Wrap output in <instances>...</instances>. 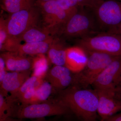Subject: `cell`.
Masks as SVG:
<instances>
[{
	"instance_id": "cell-17",
	"label": "cell",
	"mask_w": 121,
	"mask_h": 121,
	"mask_svg": "<svg viewBox=\"0 0 121 121\" xmlns=\"http://www.w3.org/2000/svg\"><path fill=\"white\" fill-rule=\"evenodd\" d=\"M20 41L25 43H33L47 41L53 39L52 35L43 28L37 27L29 29L17 37Z\"/></svg>"
},
{
	"instance_id": "cell-21",
	"label": "cell",
	"mask_w": 121,
	"mask_h": 121,
	"mask_svg": "<svg viewBox=\"0 0 121 121\" xmlns=\"http://www.w3.org/2000/svg\"><path fill=\"white\" fill-rule=\"evenodd\" d=\"M59 5L66 12L69 18L78 11L79 7L77 0H55Z\"/></svg>"
},
{
	"instance_id": "cell-20",
	"label": "cell",
	"mask_w": 121,
	"mask_h": 121,
	"mask_svg": "<svg viewBox=\"0 0 121 121\" xmlns=\"http://www.w3.org/2000/svg\"><path fill=\"white\" fill-rule=\"evenodd\" d=\"M53 87L51 84L44 79L35 90V94L29 104H39L48 100L52 91Z\"/></svg>"
},
{
	"instance_id": "cell-10",
	"label": "cell",
	"mask_w": 121,
	"mask_h": 121,
	"mask_svg": "<svg viewBox=\"0 0 121 121\" xmlns=\"http://www.w3.org/2000/svg\"><path fill=\"white\" fill-rule=\"evenodd\" d=\"M95 90L98 98L97 113L101 121H104L121 112V100L116 97L115 91Z\"/></svg>"
},
{
	"instance_id": "cell-5",
	"label": "cell",
	"mask_w": 121,
	"mask_h": 121,
	"mask_svg": "<svg viewBox=\"0 0 121 121\" xmlns=\"http://www.w3.org/2000/svg\"><path fill=\"white\" fill-rule=\"evenodd\" d=\"M35 5L39 9L41 12L43 28L52 35L58 32L61 27L63 28L69 19L66 12L55 0L46 2L36 0Z\"/></svg>"
},
{
	"instance_id": "cell-12",
	"label": "cell",
	"mask_w": 121,
	"mask_h": 121,
	"mask_svg": "<svg viewBox=\"0 0 121 121\" xmlns=\"http://www.w3.org/2000/svg\"><path fill=\"white\" fill-rule=\"evenodd\" d=\"M65 66L74 74L84 69L87 63L88 54L82 47L75 46L67 48Z\"/></svg>"
},
{
	"instance_id": "cell-16",
	"label": "cell",
	"mask_w": 121,
	"mask_h": 121,
	"mask_svg": "<svg viewBox=\"0 0 121 121\" xmlns=\"http://www.w3.org/2000/svg\"><path fill=\"white\" fill-rule=\"evenodd\" d=\"M66 48L58 39L54 38L47 53L50 62L55 65L65 66Z\"/></svg>"
},
{
	"instance_id": "cell-18",
	"label": "cell",
	"mask_w": 121,
	"mask_h": 121,
	"mask_svg": "<svg viewBox=\"0 0 121 121\" xmlns=\"http://www.w3.org/2000/svg\"><path fill=\"white\" fill-rule=\"evenodd\" d=\"M48 62L44 54H40L32 58L31 75L39 79H45L48 71Z\"/></svg>"
},
{
	"instance_id": "cell-6",
	"label": "cell",
	"mask_w": 121,
	"mask_h": 121,
	"mask_svg": "<svg viewBox=\"0 0 121 121\" xmlns=\"http://www.w3.org/2000/svg\"><path fill=\"white\" fill-rule=\"evenodd\" d=\"M40 13L39 9L35 5L11 14L6 20L9 35L18 37L29 29L37 27Z\"/></svg>"
},
{
	"instance_id": "cell-14",
	"label": "cell",
	"mask_w": 121,
	"mask_h": 121,
	"mask_svg": "<svg viewBox=\"0 0 121 121\" xmlns=\"http://www.w3.org/2000/svg\"><path fill=\"white\" fill-rule=\"evenodd\" d=\"M8 71H22L31 70L32 58L17 52H4L0 54Z\"/></svg>"
},
{
	"instance_id": "cell-2",
	"label": "cell",
	"mask_w": 121,
	"mask_h": 121,
	"mask_svg": "<svg viewBox=\"0 0 121 121\" xmlns=\"http://www.w3.org/2000/svg\"><path fill=\"white\" fill-rule=\"evenodd\" d=\"M86 65L82 71L74 74L71 86L87 89L92 85L102 71L117 56L98 52H88Z\"/></svg>"
},
{
	"instance_id": "cell-25",
	"label": "cell",
	"mask_w": 121,
	"mask_h": 121,
	"mask_svg": "<svg viewBox=\"0 0 121 121\" xmlns=\"http://www.w3.org/2000/svg\"><path fill=\"white\" fill-rule=\"evenodd\" d=\"M107 32L121 35V22L117 26L108 29Z\"/></svg>"
},
{
	"instance_id": "cell-19",
	"label": "cell",
	"mask_w": 121,
	"mask_h": 121,
	"mask_svg": "<svg viewBox=\"0 0 121 121\" xmlns=\"http://www.w3.org/2000/svg\"><path fill=\"white\" fill-rule=\"evenodd\" d=\"M35 2L33 0H3L1 7L12 14L34 6Z\"/></svg>"
},
{
	"instance_id": "cell-7",
	"label": "cell",
	"mask_w": 121,
	"mask_h": 121,
	"mask_svg": "<svg viewBox=\"0 0 121 121\" xmlns=\"http://www.w3.org/2000/svg\"><path fill=\"white\" fill-rule=\"evenodd\" d=\"M121 81V55L117 56L102 72L92 84L95 90L115 91Z\"/></svg>"
},
{
	"instance_id": "cell-9",
	"label": "cell",
	"mask_w": 121,
	"mask_h": 121,
	"mask_svg": "<svg viewBox=\"0 0 121 121\" xmlns=\"http://www.w3.org/2000/svg\"><path fill=\"white\" fill-rule=\"evenodd\" d=\"M92 25L89 16L83 12L78 11L68 20L63 27V32L68 37H83L87 36Z\"/></svg>"
},
{
	"instance_id": "cell-4",
	"label": "cell",
	"mask_w": 121,
	"mask_h": 121,
	"mask_svg": "<svg viewBox=\"0 0 121 121\" xmlns=\"http://www.w3.org/2000/svg\"><path fill=\"white\" fill-rule=\"evenodd\" d=\"M79 46L86 52H102L115 56L121 55V35L107 33L82 37Z\"/></svg>"
},
{
	"instance_id": "cell-3",
	"label": "cell",
	"mask_w": 121,
	"mask_h": 121,
	"mask_svg": "<svg viewBox=\"0 0 121 121\" xmlns=\"http://www.w3.org/2000/svg\"><path fill=\"white\" fill-rule=\"evenodd\" d=\"M71 111L58 99L47 100L39 104L16 107L13 117L20 119H39L55 115H67Z\"/></svg>"
},
{
	"instance_id": "cell-26",
	"label": "cell",
	"mask_w": 121,
	"mask_h": 121,
	"mask_svg": "<svg viewBox=\"0 0 121 121\" xmlns=\"http://www.w3.org/2000/svg\"><path fill=\"white\" fill-rule=\"evenodd\" d=\"M104 121H121V112L113 115Z\"/></svg>"
},
{
	"instance_id": "cell-24",
	"label": "cell",
	"mask_w": 121,
	"mask_h": 121,
	"mask_svg": "<svg viewBox=\"0 0 121 121\" xmlns=\"http://www.w3.org/2000/svg\"><path fill=\"white\" fill-rule=\"evenodd\" d=\"M7 73L4 60L0 56V84L2 83Z\"/></svg>"
},
{
	"instance_id": "cell-23",
	"label": "cell",
	"mask_w": 121,
	"mask_h": 121,
	"mask_svg": "<svg viewBox=\"0 0 121 121\" xmlns=\"http://www.w3.org/2000/svg\"><path fill=\"white\" fill-rule=\"evenodd\" d=\"M104 0H77L79 7L96 9Z\"/></svg>"
},
{
	"instance_id": "cell-30",
	"label": "cell",
	"mask_w": 121,
	"mask_h": 121,
	"mask_svg": "<svg viewBox=\"0 0 121 121\" xmlns=\"http://www.w3.org/2000/svg\"><path fill=\"white\" fill-rule=\"evenodd\" d=\"M121 89V82L120 83H119V85L117 87L116 89H115V90H116V89Z\"/></svg>"
},
{
	"instance_id": "cell-13",
	"label": "cell",
	"mask_w": 121,
	"mask_h": 121,
	"mask_svg": "<svg viewBox=\"0 0 121 121\" xmlns=\"http://www.w3.org/2000/svg\"><path fill=\"white\" fill-rule=\"evenodd\" d=\"M30 70L8 72L0 85V91L5 97L7 93L15 94L30 77Z\"/></svg>"
},
{
	"instance_id": "cell-11",
	"label": "cell",
	"mask_w": 121,
	"mask_h": 121,
	"mask_svg": "<svg viewBox=\"0 0 121 121\" xmlns=\"http://www.w3.org/2000/svg\"><path fill=\"white\" fill-rule=\"evenodd\" d=\"M65 66L54 65L48 71L45 79L57 91L63 90L72 84L73 74Z\"/></svg>"
},
{
	"instance_id": "cell-28",
	"label": "cell",
	"mask_w": 121,
	"mask_h": 121,
	"mask_svg": "<svg viewBox=\"0 0 121 121\" xmlns=\"http://www.w3.org/2000/svg\"><path fill=\"white\" fill-rule=\"evenodd\" d=\"M21 119H14V118H12V117H9L7 118L6 119H4V120H1L0 121H21Z\"/></svg>"
},
{
	"instance_id": "cell-15",
	"label": "cell",
	"mask_w": 121,
	"mask_h": 121,
	"mask_svg": "<svg viewBox=\"0 0 121 121\" xmlns=\"http://www.w3.org/2000/svg\"><path fill=\"white\" fill-rule=\"evenodd\" d=\"M54 39L36 43L20 44L16 52L24 55H29L31 56L46 54L47 53Z\"/></svg>"
},
{
	"instance_id": "cell-29",
	"label": "cell",
	"mask_w": 121,
	"mask_h": 121,
	"mask_svg": "<svg viewBox=\"0 0 121 121\" xmlns=\"http://www.w3.org/2000/svg\"><path fill=\"white\" fill-rule=\"evenodd\" d=\"M48 121L47 120H45L44 118H39V119H37L35 121Z\"/></svg>"
},
{
	"instance_id": "cell-27",
	"label": "cell",
	"mask_w": 121,
	"mask_h": 121,
	"mask_svg": "<svg viewBox=\"0 0 121 121\" xmlns=\"http://www.w3.org/2000/svg\"><path fill=\"white\" fill-rule=\"evenodd\" d=\"M115 93L116 97L121 100V89H116L115 91Z\"/></svg>"
},
{
	"instance_id": "cell-32",
	"label": "cell",
	"mask_w": 121,
	"mask_h": 121,
	"mask_svg": "<svg viewBox=\"0 0 121 121\" xmlns=\"http://www.w3.org/2000/svg\"><path fill=\"white\" fill-rule=\"evenodd\" d=\"M116 0L119 1H121V0Z\"/></svg>"
},
{
	"instance_id": "cell-31",
	"label": "cell",
	"mask_w": 121,
	"mask_h": 121,
	"mask_svg": "<svg viewBox=\"0 0 121 121\" xmlns=\"http://www.w3.org/2000/svg\"><path fill=\"white\" fill-rule=\"evenodd\" d=\"M40 0L41 1H44V2H46V1H50L52 0Z\"/></svg>"
},
{
	"instance_id": "cell-8",
	"label": "cell",
	"mask_w": 121,
	"mask_h": 121,
	"mask_svg": "<svg viewBox=\"0 0 121 121\" xmlns=\"http://www.w3.org/2000/svg\"><path fill=\"white\" fill-rule=\"evenodd\" d=\"M95 9L99 23L108 29L121 22V1L104 0Z\"/></svg>"
},
{
	"instance_id": "cell-22",
	"label": "cell",
	"mask_w": 121,
	"mask_h": 121,
	"mask_svg": "<svg viewBox=\"0 0 121 121\" xmlns=\"http://www.w3.org/2000/svg\"><path fill=\"white\" fill-rule=\"evenodd\" d=\"M9 37L6 20L4 19L2 17L0 19V50L2 48Z\"/></svg>"
},
{
	"instance_id": "cell-1",
	"label": "cell",
	"mask_w": 121,
	"mask_h": 121,
	"mask_svg": "<svg viewBox=\"0 0 121 121\" xmlns=\"http://www.w3.org/2000/svg\"><path fill=\"white\" fill-rule=\"evenodd\" d=\"M58 99L80 121H97L98 98L95 89L71 86L57 91Z\"/></svg>"
}]
</instances>
